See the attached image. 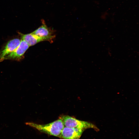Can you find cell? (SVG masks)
<instances>
[{
	"instance_id": "1",
	"label": "cell",
	"mask_w": 139,
	"mask_h": 139,
	"mask_svg": "<svg viewBox=\"0 0 139 139\" xmlns=\"http://www.w3.org/2000/svg\"><path fill=\"white\" fill-rule=\"evenodd\" d=\"M25 124L39 131L59 138L64 126L62 119L59 118L51 123L41 124L32 122H27Z\"/></svg>"
},
{
	"instance_id": "2",
	"label": "cell",
	"mask_w": 139,
	"mask_h": 139,
	"mask_svg": "<svg viewBox=\"0 0 139 139\" xmlns=\"http://www.w3.org/2000/svg\"><path fill=\"white\" fill-rule=\"evenodd\" d=\"M65 127L81 129L85 130L89 128H93L98 130L94 124L89 122L81 120L68 115L61 116Z\"/></svg>"
},
{
	"instance_id": "3",
	"label": "cell",
	"mask_w": 139,
	"mask_h": 139,
	"mask_svg": "<svg viewBox=\"0 0 139 139\" xmlns=\"http://www.w3.org/2000/svg\"><path fill=\"white\" fill-rule=\"evenodd\" d=\"M41 21V25L32 33L43 38L45 41L52 43L56 37L54 30L48 27L44 20L42 19Z\"/></svg>"
},
{
	"instance_id": "4",
	"label": "cell",
	"mask_w": 139,
	"mask_h": 139,
	"mask_svg": "<svg viewBox=\"0 0 139 139\" xmlns=\"http://www.w3.org/2000/svg\"><path fill=\"white\" fill-rule=\"evenodd\" d=\"M29 47L28 43L21 39L19 46L13 51L6 56L4 60H19L23 57L24 54Z\"/></svg>"
},
{
	"instance_id": "5",
	"label": "cell",
	"mask_w": 139,
	"mask_h": 139,
	"mask_svg": "<svg viewBox=\"0 0 139 139\" xmlns=\"http://www.w3.org/2000/svg\"><path fill=\"white\" fill-rule=\"evenodd\" d=\"M84 130L81 129L64 126L59 138L63 139H79Z\"/></svg>"
},
{
	"instance_id": "6",
	"label": "cell",
	"mask_w": 139,
	"mask_h": 139,
	"mask_svg": "<svg viewBox=\"0 0 139 139\" xmlns=\"http://www.w3.org/2000/svg\"><path fill=\"white\" fill-rule=\"evenodd\" d=\"M21 40L19 39L16 38L8 42L0 52V62L3 61L6 56L13 51L19 46Z\"/></svg>"
},
{
	"instance_id": "7",
	"label": "cell",
	"mask_w": 139,
	"mask_h": 139,
	"mask_svg": "<svg viewBox=\"0 0 139 139\" xmlns=\"http://www.w3.org/2000/svg\"><path fill=\"white\" fill-rule=\"evenodd\" d=\"M20 34L21 39L25 41L29 46L34 45L40 42L45 41L43 38L32 33L26 34Z\"/></svg>"
}]
</instances>
